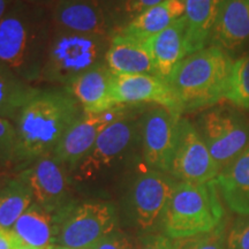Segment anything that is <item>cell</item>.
Returning a JSON list of instances; mask_svg holds the SVG:
<instances>
[{
    "label": "cell",
    "mask_w": 249,
    "mask_h": 249,
    "mask_svg": "<svg viewBox=\"0 0 249 249\" xmlns=\"http://www.w3.org/2000/svg\"><path fill=\"white\" fill-rule=\"evenodd\" d=\"M85 114L65 88H39L14 120L17 150L14 166L23 170L36 160L53 154L67 130Z\"/></svg>",
    "instance_id": "cell-1"
},
{
    "label": "cell",
    "mask_w": 249,
    "mask_h": 249,
    "mask_svg": "<svg viewBox=\"0 0 249 249\" xmlns=\"http://www.w3.org/2000/svg\"><path fill=\"white\" fill-rule=\"evenodd\" d=\"M50 8L15 0L0 21V64L27 82H39L52 33Z\"/></svg>",
    "instance_id": "cell-2"
},
{
    "label": "cell",
    "mask_w": 249,
    "mask_h": 249,
    "mask_svg": "<svg viewBox=\"0 0 249 249\" xmlns=\"http://www.w3.org/2000/svg\"><path fill=\"white\" fill-rule=\"evenodd\" d=\"M233 64L229 52L214 45L180 61L166 81L181 114L213 107L225 99Z\"/></svg>",
    "instance_id": "cell-3"
},
{
    "label": "cell",
    "mask_w": 249,
    "mask_h": 249,
    "mask_svg": "<svg viewBox=\"0 0 249 249\" xmlns=\"http://www.w3.org/2000/svg\"><path fill=\"white\" fill-rule=\"evenodd\" d=\"M149 105L116 121L103 132L88 154L71 169L74 185H92L142 156L141 116Z\"/></svg>",
    "instance_id": "cell-4"
},
{
    "label": "cell",
    "mask_w": 249,
    "mask_h": 249,
    "mask_svg": "<svg viewBox=\"0 0 249 249\" xmlns=\"http://www.w3.org/2000/svg\"><path fill=\"white\" fill-rule=\"evenodd\" d=\"M110 39V35L52 27L39 82L66 88L79 76L105 64Z\"/></svg>",
    "instance_id": "cell-5"
},
{
    "label": "cell",
    "mask_w": 249,
    "mask_h": 249,
    "mask_svg": "<svg viewBox=\"0 0 249 249\" xmlns=\"http://www.w3.org/2000/svg\"><path fill=\"white\" fill-rule=\"evenodd\" d=\"M224 222V207L216 181H178L160 223L169 238H189L213 231Z\"/></svg>",
    "instance_id": "cell-6"
},
{
    "label": "cell",
    "mask_w": 249,
    "mask_h": 249,
    "mask_svg": "<svg viewBox=\"0 0 249 249\" xmlns=\"http://www.w3.org/2000/svg\"><path fill=\"white\" fill-rule=\"evenodd\" d=\"M55 246L75 249L90 248L118 226L116 207L98 200L75 202L55 214Z\"/></svg>",
    "instance_id": "cell-7"
},
{
    "label": "cell",
    "mask_w": 249,
    "mask_h": 249,
    "mask_svg": "<svg viewBox=\"0 0 249 249\" xmlns=\"http://www.w3.org/2000/svg\"><path fill=\"white\" fill-rule=\"evenodd\" d=\"M196 128L219 172L249 145V119L233 104H218L207 110Z\"/></svg>",
    "instance_id": "cell-8"
},
{
    "label": "cell",
    "mask_w": 249,
    "mask_h": 249,
    "mask_svg": "<svg viewBox=\"0 0 249 249\" xmlns=\"http://www.w3.org/2000/svg\"><path fill=\"white\" fill-rule=\"evenodd\" d=\"M20 173L30 187L34 202L51 213H60L76 202L70 169L52 155L38 158Z\"/></svg>",
    "instance_id": "cell-9"
},
{
    "label": "cell",
    "mask_w": 249,
    "mask_h": 249,
    "mask_svg": "<svg viewBox=\"0 0 249 249\" xmlns=\"http://www.w3.org/2000/svg\"><path fill=\"white\" fill-rule=\"evenodd\" d=\"M181 116L164 107L149 105L141 116L142 156L145 166L169 173L178 141Z\"/></svg>",
    "instance_id": "cell-10"
},
{
    "label": "cell",
    "mask_w": 249,
    "mask_h": 249,
    "mask_svg": "<svg viewBox=\"0 0 249 249\" xmlns=\"http://www.w3.org/2000/svg\"><path fill=\"white\" fill-rule=\"evenodd\" d=\"M178 180L169 173L145 166L134 177L127 192V203L135 222L142 230H149L160 222Z\"/></svg>",
    "instance_id": "cell-11"
},
{
    "label": "cell",
    "mask_w": 249,
    "mask_h": 249,
    "mask_svg": "<svg viewBox=\"0 0 249 249\" xmlns=\"http://www.w3.org/2000/svg\"><path fill=\"white\" fill-rule=\"evenodd\" d=\"M169 174L178 181L189 183L210 182L219 174L197 128L187 118L179 120L178 141Z\"/></svg>",
    "instance_id": "cell-12"
},
{
    "label": "cell",
    "mask_w": 249,
    "mask_h": 249,
    "mask_svg": "<svg viewBox=\"0 0 249 249\" xmlns=\"http://www.w3.org/2000/svg\"><path fill=\"white\" fill-rule=\"evenodd\" d=\"M140 105H118L101 113H85L76 121L61 141L52 156L70 169H73L88 154L99 135L112 124L135 111Z\"/></svg>",
    "instance_id": "cell-13"
},
{
    "label": "cell",
    "mask_w": 249,
    "mask_h": 249,
    "mask_svg": "<svg viewBox=\"0 0 249 249\" xmlns=\"http://www.w3.org/2000/svg\"><path fill=\"white\" fill-rule=\"evenodd\" d=\"M112 95L116 105H158L182 117L167 81L154 74L114 75Z\"/></svg>",
    "instance_id": "cell-14"
},
{
    "label": "cell",
    "mask_w": 249,
    "mask_h": 249,
    "mask_svg": "<svg viewBox=\"0 0 249 249\" xmlns=\"http://www.w3.org/2000/svg\"><path fill=\"white\" fill-rule=\"evenodd\" d=\"M50 12L53 27L76 33L110 35L99 0H54Z\"/></svg>",
    "instance_id": "cell-15"
},
{
    "label": "cell",
    "mask_w": 249,
    "mask_h": 249,
    "mask_svg": "<svg viewBox=\"0 0 249 249\" xmlns=\"http://www.w3.org/2000/svg\"><path fill=\"white\" fill-rule=\"evenodd\" d=\"M114 74L101 65L77 77L66 88L79 102L85 113H101L118 107L112 95Z\"/></svg>",
    "instance_id": "cell-16"
},
{
    "label": "cell",
    "mask_w": 249,
    "mask_h": 249,
    "mask_svg": "<svg viewBox=\"0 0 249 249\" xmlns=\"http://www.w3.org/2000/svg\"><path fill=\"white\" fill-rule=\"evenodd\" d=\"M105 65L114 75L124 74H154L156 68L145 42L132 37L112 34L110 35Z\"/></svg>",
    "instance_id": "cell-17"
},
{
    "label": "cell",
    "mask_w": 249,
    "mask_h": 249,
    "mask_svg": "<svg viewBox=\"0 0 249 249\" xmlns=\"http://www.w3.org/2000/svg\"><path fill=\"white\" fill-rule=\"evenodd\" d=\"M249 40V0H224L210 43L234 52Z\"/></svg>",
    "instance_id": "cell-18"
},
{
    "label": "cell",
    "mask_w": 249,
    "mask_h": 249,
    "mask_svg": "<svg viewBox=\"0 0 249 249\" xmlns=\"http://www.w3.org/2000/svg\"><path fill=\"white\" fill-rule=\"evenodd\" d=\"M154 61L156 73L166 80L187 55L185 18H179L166 29L145 40Z\"/></svg>",
    "instance_id": "cell-19"
},
{
    "label": "cell",
    "mask_w": 249,
    "mask_h": 249,
    "mask_svg": "<svg viewBox=\"0 0 249 249\" xmlns=\"http://www.w3.org/2000/svg\"><path fill=\"white\" fill-rule=\"evenodd\" d=\"M214 181L226 207L238 216H249V145Z\"/></svg>",
    "instance_id": "cell-20"
},
{
    "label": "cell",
    "mask_w": 249,
    "mask_h": 249,
    "mask_svg": "<svg viewBox=\"0 0 249 249\" xmlns=\"http://www.w3.org/2000/svg\"><path fill=\"white\" fill-rule=\"evenodd\" d=\"M224 0H185L188 55L207 48Z\"/></svg>",
    "instance_id": "cell-21"
},
{
    "label": "cell",
    "mask_w": 249,
    "mask_h": 249,
    "mask_svg": "<svg viewBox=\"0 0 249 249\" xmlns=\"http://www.w3.org/2000/svg\"><path fill=\"white\" fill-rule=\"evenodd\" d=\"M183 15H185V1L163 0L157 5L145 9L139 17L134 18L132 22L117 33L145 42L148 38L166 29Z\"/></svg>",
    "instance_id": "cell-22"
},
{
    "label": "cell",
    "mask_w": 249,
    "mask_h": 249,
    "mask_svg": "<svg viewBox=\"0 0 249 249\" xmlns=\"http://www.w3.org/2000/svg\"><path fill=\"white\" fill-rule=\"evenodd\" d=\"M12 233L28 246L50 249L55 246V214L34 202L14 224Z\"/></svg>",
    "instance_id": "cell-23"
},
{
    "label": "cell",
    "mask_w": 249,
    "mask_h": 249,
    "mask_svg": "<svg viewBox=\"0 0 249 249\" xmlns=\"http://www.w3.org/2000/svg\"><path fill=\"white\" fill-rule=\"evenodd\" d=\"M33 203V193L22 174L7 177L0 191V229L12 231L21 214Z\"/></svg>",
    "instance_id": "cell-24"
},
{
    "label": "cell",
    "mask_w": 249,
    "mask_h": 249,
    "mask_svg": "<svg viewBox=\"0 0 249 249\" xmlns=\"http://www.w3.org/2000/svg\"><path fill=\"white\" fill-rule=\"evenodd\" d=\"M38 89L0 64V118L14 123L21 108Z\"/></svg>",
    "instance_id": "cell-25"
},
{
    "label": "cell",
    "mask_w": 249,
    "mask_h": 249,
    "mask_svg": "<svg viewBox=\"0 0 249 249\" xmlns=\"http://www.w3.org/2000/svg\"><path fill=\"white\" fill-rule=\"evenodd\" d=\"M163 0H99L108 33H117L136 17Z\"/></svg>",
    "instance_id": "cell-26"
},
{
    "label": "cell",
    "mask_w": 249,
    "mask_h": 249,
    "mask_svg": "<svg viewBox=\"0 0 249 249\" xmlns=\"http://www.w3.org/2000/svg\"><path fill=\"white\" fill-rule=\"evenodd\" d=\"M225 99L240 110H249V54L239 58L233 64Z\"/></svg>",
    "instance_id": "cell-27"
},
{
    "label": "cell",
    "mask_w": 249,
    "mask_h": 249,
    "mask_svg": "<svg viewBox=\"0 0 249 249\" xmlns=\"http://www.w3.org/2000/svg\"><path fill=\"white\" fill-rule=\"evenodd\" d=\"M226 226L222 223L213 231L177 239V249H226Z\"/></svg>",
    "instance_id": "cell-28"
},
{
    "label": "cell",
    "mask_w": 249,
    "mask_h": 249,
    "mask_svg": "<svg viewBox=\"0 0 249 249\" xmlns=\"http://www.w3.org/2000/svg\"><path fill=\"white\" fill-rule=\"evenodd\" d=\"M17 150V130L11 120L0 118V174L14 166Z\"/></svg>",
    "instance_id": "cell-29"
},
{
    "label": "cell",
    "mask_w": 249,
    "mask_h": 249,
    "mask_svg": "<svg viewBox=\"0 0 249 249\" xmlns=\"http://www.w3.org/2000/svg\"><path fill=\"white\" fill-rule=\"evenodd\" d=\"M226 249H249V216H238L230 227Z\"/></svg>",
    "instance_id": "cell-30"
},
{
    "label": "cell",
    "mask_w": 249,
    "mask_h": 249,
    "mask_svg": "<svg viewBox=\"0 0 249 249\" xmlns=\"http://www.w3.org/2000/svg\"><path fill=\"white\" fill-rule=\"evenodd\" d=\"M88 249H135L129 239L124 233L113 231L110 234L105 235L101 240L95 242Z\"/></svg>",
    "instance_id": "cell-31"
},
{
    "label": "cell",
    "mask_w": 249,
    "mask_h": 249,
    "mask_svg": "<svg viewBox=\"0 0 249 249\" xmlns=\"http://www.w3.org/2000/svg\"><path fill=\"white\" fill-rule=\"evenodd\" d=\"M136 249H177L176 240L165 234H154L144 239Z\"/></svg>",
    "instance_id": "cell-32"
},
{
    "label": "cell",
    "mask_w": 249,
    "mask_h": 249,
    "mask_svg": "<svg viewBox=\"0 0 249 249\" xmlns=\"http://www.w3.org/2000/svg\"><path fill=\"white\" fill-rule=\"evenodd\" d=\"M14 235L11 231L0 229V249H13Z\"/></svg>",
    "instance_id": "cell-33"
},
{
    "label": "cell",
    "mask_w": 249,
    "mask_h": 249,
    "mask_svg": "<svg viewBox=\"0 0 249 249\" xmlns=\"http://www.w3.org/2000/svg\"><path fill=\"white\" fill-rule=\"evenodd\" d=\"M14 1L15 0H0V21L2 20V18L5 17L6 12L8 11V8L11 7Z\"/></svg>",
    "instance_id": "cell-34"
},
{
    "label": "cell",
    "mask_w": 249,
    "mask_h": 249,
    "mask_svg": "<svg viewBox=\"0 0 249 249\" xmlns=\"http://www.w3.org/2000/svg\"><path fill=\"white\" fill-rule=\"evenodd\" d=\"M23 1H26L28 4H31V5L42 6V7L50 8L51 7V5L53 4L54 0H23Z\"/></svg>",
    "instance_id": "cell-35"
},
{
    "label": "cell",
    "mask_w": 249,
    "mask_h": 249,
    "mask_svg": "<svg viewBox=\"0 0 249 249\" xmlns=\"http://www.w3.org/2000/svg\"><path fill=\"white\" fill-rule=\"evenodd\" d=\"M13 249H38V248L31 247V246L26 245V244H24V242H22L21 240H18L17 236L14 235V247H13Z\"/></svg>",
    "instance_id": "cell-36"
},
{
    "label": "cell",
    "mask_w": 249,
    "mask_h": 249,
    "mask_svg": "<svg viewBox=\"0 0 249 249\" xmlns=\"http://www.w3.org/2000/svg\"><path fill=\"white\" fill-rule=\"evenodd\" d=\"M6 179H7V176H5V174H0V191H1V187L4 186Z\"/></svg>",
    "instance_id": "cell-37"
},
{
    "label": "cell",
    "mask_w": 249,
    "mask_h": 249,
    "mask_svg": "<svg viewBox=\"0 0 249 249\" xmlns=\"http://www.w3.org/2000/svg\"><path fill=\"white\" fill-rule=\"evenodd\" d=\"M50 249H75V248H67V247H61V246H53Z\"/></svg>",
    "instance_id": "cell-38"
},
{
    "label": "cell",
    "mask_w": 249,
    "mask_h": 249,
    "mask_svg": "<svg viewBox=\"0 0 249 249\" xmlns=\"http://www.w3.org/2000/svg\"><path fill=\"white\" fill-rule=\"evenodd\" d=\"M182 1H185V0H182Z\"/></svg>",
    "instance_id": "cell-39"
}]
</instances>
